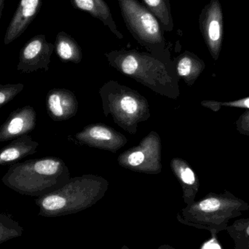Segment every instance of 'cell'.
Segmentation results:
<instances>
[{
    "label": "cell",
    "instance_id": "cell-23",
    "mask_svg": "<svg viewBox=\"0 0 249 249\" xmlns=\"http://www.w3.org/2000/svg\"><path fill=\"white\" fill-rule=\"evenodd\" d=\"M144 158V153L142 151H135L127 157V163L132 167L139 166L143 163Z\"/></svg>",
    "mask_w": 249,
    "mask_h": 249
},
{
    "label": "cell",
    "instance_id": "cell-3",
    "mask_svg": "<svg viewBox=\"0 0 249 249\" xmlns=\"http://www.w3.org/2000/svg\"><path fill=\"white\" fill-rule=\"evenodd\" d=\"M124 24L142 46L155 55L166 51V39L160 23L139 0H118Z\"/></svg>",
    "mask_w": 249,
    "mask_h": 249
},
{
    "label": "cell",
    "instance_id": "cell-26",
    "mask_svg": "<svg viewBox=\"0 0 249 249\" xmlns=\"http://www.w3.org/2000/svg\"><path fill=\"white\" fill-rule=\"evenodd\" d=\"M176 249L173 248V247H170L169 245H166V244H165V245L161 246V247H160L159 249Z\"/></svg>",
    "mask_w": 249,
    "mask_h": 249
},
{
    "label": "cell",
    "instance_id": "cell-14",
    "mask_svg": "<svg viewBox=\"0 0 249 249\" xmlns=\"http://www.w3.org/2000/svg\"><path fill=\"white\" fill-rule=\"evenodd\" d=\"M54 45L57 55L63 61L79 62L81 60L80 46L75 39L66 32H58Z\"/></svg>",
    "mask_w": 249,
    "mask_h": 249
},
{
    "label": "cell",
    "instance_id": "cell-21",
    "mask_svg": "<svg viewBox=\"0 0 249 249\" xmlns=\"http://www.w3.org/2000/svg\"><path fill=\"white\" fill-rule=\"evenodd\" d=\"M121 108L127 115H133L138 110V104L136 99L131 96H124L121 101Z\"/></svg>",
    "mask_w": 249,
    "mask_h": 249
},
{
    "label": "cell",
    "instance_id": "cell-10",
    "mask_svg": "<svg viewBox=\"0 0 249 249\" xmlns=\"http://www.w3.org/2000/svg\"><path fill=\"white\" fill-rule=\"evenodd\" d=\"M39 143L29 135L13 139L7 146L0 150V165H12L20 160L35 155Z\"/></svg>",
    "mask_w": 249,
    "mask_h": 249
},
{
    "label": "cell",
    "instance_id": "cell-4",
    "mask_svg": "<svg viewBox=\"0 0 249 249\" xmlns=\"http://www.w3.org/2000/svg\"><path fill=\"white\" fill-rule=\"evenodd\" d=\"M100 197V191L95 187H77L69 184L38 197L35 203L39 207L40 216L58 217L85 210Z\"/></svg>",
    "mask_w": 249,
    "mask_h": 249
},
{
    "label": "cell",
    "instance_id": "cell-19",
    "mask_svg": "<svg viewBox=\"0 0 249 249\" xmlns=\"http://www.w3.org/2000/svg\"><path fill=\"white\" fill-rule=\"evenodd\" d=\"M23 83L0 84V108L11 102L17 95L23 90Z\"/></svg>",
    "mask_w": 249,
    "mask_h": 249
},
{
    "label": "cell",
    "instance_id": "cell-12",
    "mask_svg": "<svg viewBox=\"0 0 249 249\" xmlns=\"http://www.w3.org/2000/svg\"><path fill=\"white\" fill-rule=\"evenodd\" d=\"M206 67L204 61L193 53L186 51L177 61V72L185 79L189 85H193Z\"/></svg>",
    "mask_w": 249,
    "mask_h": 249
},
{
    "label": "cell",
    "instance_id": "cell-6",
    "mask_svg": "<svg viewBox=\"0 0 249 249\" xmlns=\"http://www.w3.org/2000/svg\"><path fill=\"white\" fill-rule=\"evenodd\" d=\"M54 49L55 45L47 41L45 35L33 36L20 49L18 71L28 74L42 69L48 71Z\"/></svg>",
    "mask_w": 249,
    "mask_h": 249
},
{
    "label": "cell",
    "instance_id": "cell-18",
    "mask_svg": "<svg viewBox=\"0 0 249 249\" xmlns=\"http://www.w3.org/2000/svg\"><path fill=\"white\" fill-rule=\"evenodd\" d=\"M226 231L233 241L249 240V218L235 221Z\"/></svg>",
    "mask_w": 249,
    "mask_h": 249
},
{
    "label": "cell",
    "instance_id": "cell-13",
    "mask_svg": "<svg viewBox=\"0 0 249 249\" xmlns=\"http://www.w3.org/2000/svg\"><path fill=\"white\" fill-rule=\"evenodd\" d=\"M176 173L182 183L184 202L187 205L195 201L199 190V180L191 167L184 161L178 160L176 165Z\"/></svg>",
    "mask_w": 249,
    "mask_h": 249
},
{
    "label": "cell",
    "instance_id": "cell-7",
    "mask_svg": "<svg viewBox=\"0 0 249 249\" xmlns=\"http://www.w3.org/2000/svg\"><path fill=\"white\" fill-rule=\"evenodd\" d=\"M36 113L32 106L23 107L12 112L0 127V142L13 140L35 130Z\"/></svg>",
    "mask_w": 249,
    "mask_h": 249
},
{
    "label": "cell",
    "instance_id": "cell-17",
    "mask_svg": "<svg viewBox=\"0 0 249 249\" xmlns=\"http://www.w3.org/2000/svg\"><path fill=\"white\" fill-rule=\"evenodd\" d=\"M201 105L213 112H218L222 107L239 108V109H246L249 110V96L238 99V100L230 101V102L203 101Z\"/></svg>",
    "mask_w": 249,
    "mask_h": 249
},
{
    "label": "cell",
    "instance_id": "cell-20",
    "mask_svg": "<svg viewBox=\"0 0 249 249\" xmlns=\"http://www.w3.org/2000/svg\"><path fill=\"white\" fill-rule=\"evenodd\" d=\"M89 135L93 140L97 142H107L113 138L114 135L111 130L102 126H95L90 129Z\"/></svg>",
    "mask_w": 249,
    "mask_h": 249
},
{
    "label": "cell",
    "instance_id": "cell-22",
    "mask_svg": "<svg viewBox=\"0 0 249 249\" xmlns=\"http://www.w3.org/2000/svg\"><path fill=\"white\" fill-rule=\"evenodd\" d=\"M238 133L249 136V110L243 113L235 122Z\"/></svg>",
    "mask_w": 249,
    "mask_h": 249
},
{
    "label": "cell",
    "instance_id": "cell-9",
    "mask_svg": "<svg viewBox=\"0 0 249 249\" xmlns=\"http://www.w3.org/2000/svg\"><path fill=\"white\" fill-rule=\"evenodd\" d=\"M71 5L77 10L89 13L92 17L99 19L119 39H124L114 20L109 5L105 0H70Z\"/></svg>",
    "mask_w": 249,
    "mask_h": 249
},
{
    "label": "cell",
    "instance_id": "cell-27",
    "mask_svg": "<svg viewBox=\"0 0 249 249\" xmlns=\"http://www.w3.org/2000/svg\"><path fill=\"white\" fill-rule=\"evenodd\" d=\"M122 249H127V247H124Z\"/></svg>",
    "mask_w": 249,
    "mask_h": 249
},
{
    "label": "cell",
    "instance_id": "cell-16",
    "mask_svg": "<svg viewBox=\"0 0 249 249\" xmlns=\"http://www.w3.org/2000/svg\"><path fill=\"white\" fill-rule=\"evenodd\" d=\"M23 228L10 216L0 213V244L21 236Z\"/></svg>",
    "mask_w": 249,
    "mask_h": 249
},
{
    "label": "cell",
    "instance_id": "cell-25",
    "mask_svg": "<svg viewBox=\"0 0 249 249\" xmlns=\"http://www.w3.org/2000/svg\"><path fill=\"white\" fill-rule=\"evenodd\" d=\"M4 1L5 0H0V19L2 16L3 9H4Z\"/></svg>",
    "mask_w": 249,
    "mask_h": 249
},
{
    "label": "cell",
    "instance_id": "cell-8",
    "mask_svg": "<svg viewBox=\"0 0 249 249\" xmlns=\"http://www.w3.org/2000/svg\"><path fill=\"white\" fill-rule=\"evenodd\" d=\"M42 3V0H20L6 30L4 45H9L24 33L39 13Z\"/></svg>",
    "mask_w": 249,
    "mask_h": 249
},
{
    "label": "cell",
    "instance_id": "cell-2",
    "mask_svg": "<svg viewBox=\"0 0 249 249\" xmlns=\"http://www.w3.org/2000/svg\"><path fill=\"white\" fill-rule=\"evenodd\" d=\"M249 210V204L228 190L211 193L198 201L187 205L177 216L178 222L212 234L226 231L231 219Z\"/></svg>",
    "mask_w": 249,
    "mask_h": 249
},
{
    "label": "cell",
    "instance_id": "cell-5",
    "mask_svg": "<svg viewBox=\"0 0 249 249\" xmlns=\"http://www.w3.org/2000/svg\"><path fill=\"white\" fill-rule=\"evenodd\" d=\"M199 28L208 50L214 61L220 56L223 42V10L219 0H210L199 16Z\"/></svg>",
    "mask_w": 249,
    "mask_h": 249
},
{
    "label": "cell",
    "instance_id": "cell-15",
    "mask_svg": "<svg viewBox=\"0 0 249 249\" xmlns=\"http://www.w3.org/2000/svg\"><path fill=\"white\" fill-rule=\"evenodd\" d=\"M143 4L159 20L165 32H172L174 27L170 0H142Z\"/></svg>",
    "mask_w": 249,
    "mask_h": 249
},
{
    "label": "cell",
    "instance_id": "cell-1",
    "mask_svg": "<svg viewBox=\"0 0 249 249\" xmlns=\"http://www.w3.org/2000/svg\"><path fill=\"white\" fill-rule=\"evenodd\" d=\"M66 168L58 158L31 159L10 165L3 184L23 196L41 197L64 185Z\"/></svg>",
    "mask_w": 249,
    "mask_h": 249
},
{
    "label": "cell",
    "instance_id": "cell-11",
    "mask_svg": "<svg viewBox=\"0 0 249 249\" xmlns=\"http://www.w3.org/2000/svg\"><path fill=\"white\" fill-rule=\"evenodd\" d=\"M71 98L66 90L53 89L47 96V109L54 121L68 118L71 109Z\"/></svg>",
    "mask_w": 249,
    "mask_h": 249
},
{
    "label": "cell",
    "instance_id": "cell-24",
    "mask_svg": "<svg viewBox=\"0 0 249 249\" xmlns=\"http://www.w3.org/2000/svg\"><path fill=\"white\" fill-rule=\"evenodd\" d=\"M234 249H249V240H241L234 241Z\"/></svg>",
    "mask_w": 249,
    "mask_h": 249
}]
</instances>
